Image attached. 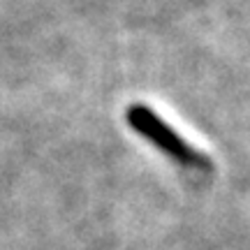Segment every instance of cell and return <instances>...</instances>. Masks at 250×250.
<instances>
[{
  "label": "cell",
  "instance_id": "6da1fadb",
  "mask_svg": "<svg viewBox=\"0 0 250 250\" xmlns=\"http://www.w3.org/2000/svg\"><path fill=\"white\" fill-rule=\"evenodd\" d=\"M125 118H127V123L132 125L137 132L144 134L146 139H151L155 146H160L162 151L174 155L176 160L186 162V165H195V167H204L206 165L204 155L197 153L192 146H188L153 109L144 107V104H132L125 111Z\"/></svg>",
  "mask_w": 250,
  "mask_h": 250
}]
</instances>
